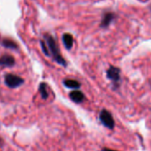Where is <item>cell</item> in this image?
Listing matches in <instances>:
<instances>
[{
  "mask_svg": "<svg viewBox=\"0 0 151 151\" xmlns=\"http://www.w3.org/2000/svg\"><path fill=\"white\" fill-rule=\"evenodd\" d=\"M2 45L4 47L7 48V49H13V50H17L18 49L17 44L14 40H12L10 38H4L2 40Z\"/></svg>",
  "mask_w": 151,
  "mask_h": 151,
  "instance_id": "9c48e42d",
  "label": "cell"
},
{
  "mask_svg": "<svg viewBox=\"0 0 151 151\" xmlns=\"http://www.w3.org/2000/svg\"><path fill=\"white\" fill-rule=\"evenodd\" d=\"M62 42L64 44V46L66 47L67 50H70L73 46V43H74V38L73 36L71 34L68 33H65L62 36Z\"/></svg>",
  "mask_w": 151,
  "mask_h": 151,
  "instance_id": "ba28073f",
  "label": "cell"
},
{
  "mask_svg": "<svg viewBox=\"0 0 151 151\" xmlns=\"http://www.w3.org/2000/svg\"><path fill=\"white\" fill-rule=\"evenodd\" d=\"M1 142H2V139H1V138H0V143H1Z\"/></svg>",
  "mask_w": 151,
  "mask_h": 151,
  "instance_id": "5bb4252c",
  "label": "cell"
},
{
  "mask_svg": "<svg viewBox=\"0 0 151 151\" xmlns=\"http://www.w3.org/2000/svg\"><path fill=\"white\" fill-rule=\"evenodd\" d=\"M5 84L9 88H17L24 84V79L14 74H6L5 76Z\"/></svg>",
  "mask_w": 151,
  "mask_h": 151,
  "instance_id": "7a4b0ae2",
  "label": "cell"
},
{
  "mask_svg": "<svg viewBox=\"0 0 151 151\" xmlns=\"http://www.w3.org/2000/svg\"><path fill=\"white\" fill-rule=\"evenodd\" d=\"M64 86L71 89H78L80 87V83L75 79H67L63 82Z\"/></svg>",
  "mask_w": 151,
  "mask_h": 151,
  "instance_id": "30bf717a",
  "label": "cell"
},
{
  "mask_svg": "<svg viewBox=\"0 0 151 151\" xmlns=\"http://www.w3.org/2000/svg\"><path fill=\"white\" fill-rule=\"evenodd\" d=\"M100 121L108 129L113 130L115 128V120L111 113L106 109H102L100 113Z\"/></svg>",
  "mask_w": 151,
  "mask_h": 151,
  "instance_id": "3957f363",
  "label": "cell"
},
{
  "mask_svg": "<svg viewBox=\"0 0 151 151\" xmlns=\"http://www.w3.org/2000/svg\"><path fill=\"white\" fill-rule=\"evenodd\" d=\"M107 77L114 82L119 81L120 80V69L116 67L110 66L107 71Z\"/></svg>",
  "mask_w": 151,
  "mask_h": 151,
  "instance_id": "277c9868",
  "label": "cell"
},
{
  "mask_svg": "<svg viewBox=\"0 0 151 151\" xmlns=\"http://www.w3.org/2000/svg\"><path fill=\"white\" fill-rule=\"evenodd\" d=\"M15 64V59L14 56L9 54H4L0 56V66L3 67H13Z\"/></svg>",
  "mask_w": 151,
  "mask_h": 151,
  "instance_id": "5b68a950",
  "label": "cell"
},
{
  "mask_svg": "<svg viewBox=\"0 0 151 151\" xmlns=\"http://www.w3.org/2000/svg\"><path fill=\"white\" fill-rule=\"evenodd\" d=\"M101 151H116V150H114V149H110V148H108V147H104L101 149Z\"/></svg>",
  "mask_w": 151,
  "mask_h": 151,
  "instance_id": "4fadbf2b",
  "label": "cell"
},
{
  "mask_svg": "<svg viewBox=\"0 0 151 151\" xmlns=\"http://www.w3.org/2000/svg\"><path fill=\"white\" fill-rule=\"evenodd\" d=\"M38 90H39V93H40V94H41L42 99L46 100V99L48 98V96H49L48 92H47V85H46L45 83H41V84L39 85Z\"/></svg>",
  "mask_w": 151,
  "mask_h": 151,
  "instance_id": "8fae6325",
  "label": "cell"
},
{
  "mask_svg": "<svg viewBox=\"0 0 151 151\" xmlns=\"http://www.w3.org/2000/svg\"><path fill=\"white\" fill-rule=\"evenodd\" d=\"M69 98L75 102V103H81L84 101L85 100V95L82 92L78 91V90H75V91H72L70 93H69Z\"/></svg>",
  "mask_w": 151,
  "mask_h": 151,
  "instance_id": "8992f818",
  "label": "cell"
},
{
  "mask_svg": "<svg viewBox=\"0 0 151 151\" xmlns=\"http://www.w3.org/2000/svg\"><path fill=\"white\" fill-rule=\"evenodd\" d=\"M40 45H41V48H42L43 52H44L46 56H51V54H50V52H49V49H48V46H47L46 43H45V41H41V42H40Z\"/></svg>",
  "mask_w": 151,
  "mask_h": 151,
  "instance_id": "7c38bea8",
  "label": "cell"
},
{
  "mask_svg": "<svg viewBox=\"0 0 151 151\" xmlns=\"http://www.w3.org/2000/svg\"><path fill=\"white\" fill-rule=\"evenodd\" d=\"M45 43L48 46V49H49V52H50V54L52 56L53 60L58 62L59 64L66 67L67 66V62L66 60L63 59V57L61 56L60 51H59V48L57 46V44H56V41L54 40V38L50 36V35H46L45 37Z\"/></svg>",
  "mask_w": 151,
  "mask_h": 151,
  "instance_id": "6da1fadb",
  "label": "cell"
},
{
  "mask_svg": "<svg viewBox=\"0 0 151 151\" xmlns=\"http://www.w3.org/2000/svg\"><path fill=\"white\" fill-rule=\"evenodd\" d=\"M114 19H115V14H113V13H106L102 17V20H101V28L109 27Z\"/></svg>",
  "mask_w": 151,
  "mask_h": 151,
  "instance_id": "52a82bcc",
  "label": "cell"
}]
</instances>
